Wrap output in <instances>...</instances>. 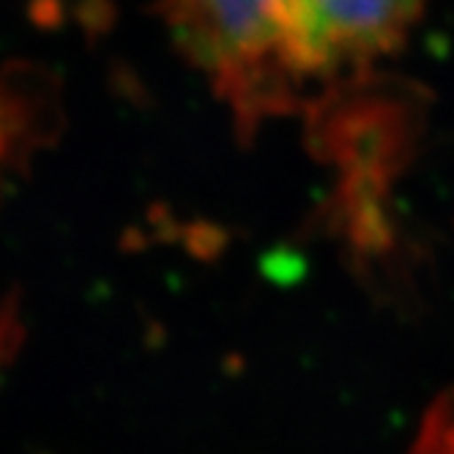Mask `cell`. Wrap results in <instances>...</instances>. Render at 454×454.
Masks as SVG:
<instances>
[{
	"instance_id": "1",
	"label": "cell",
	"mask_w": 454,
	"mask_h": 454,
	"mask_svg": "<svg viewBox=\"0 0 454 454\" xmlns=\"http://www.w3.org/2000/svg\"><path fill=\"white\" fill-rule=\"evenodd\" d=\"M425 0H159L241 129L326 110L408 39Z\"/></svg>"
},
{
	"instance_id": "2",
	"label": "cell",
	"mask_w": 454,
	"mask_h": 454,
	"mask_svg": "<svg viewBox=\"0 0 454 454\" xmlns=\"http://www.w3.org/2000/svg\"><path fill=\"white\" fill-rule=\"evenodd\" d=\"M20 129H22V121L14 110L12 99L0 90V178H4L6 168L12 165L14 151L20 145Z\"/></svg>"
}]
</instances>
